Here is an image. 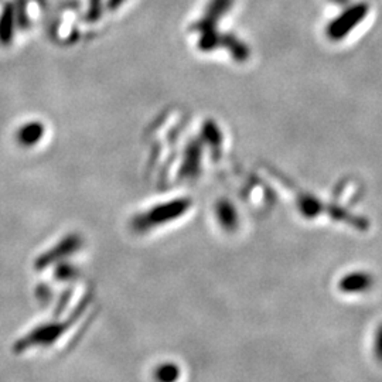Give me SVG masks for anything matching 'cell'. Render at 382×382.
<instances>
[{
	"mask_svg": "<svg viewBox=\"0 0 382 382\" xmlns=\"http://www.w3.org/2000/svg\"><path fill=\"white\" fill-rule=\"evenodd\" d=\"M14 28V7L11 4L3 6L0 13V44L6 45L11 41Z\"/></svg>",
	"mask_w": 382,
	"mask_h": 382,
	"instance_id": "cell-1",
	"label": "cell"
},
{
	"mask_svg": "<svg viewBox=\"0 0 382 382\" xmlns=\"http://www.w3.org/2000/svg\"><path fill=\"white\" fill-rule=\"evenodd\" d=\"M38 135H40V128L37 125H28L20 131L18 139L21 143L30 145V143H34L37 141Z\"/></svg>",
	"mask_w": 382,
	"mask_h": 382,
	"instance_id": "cell-2",
	"label": "cell"
}]
</instances>
